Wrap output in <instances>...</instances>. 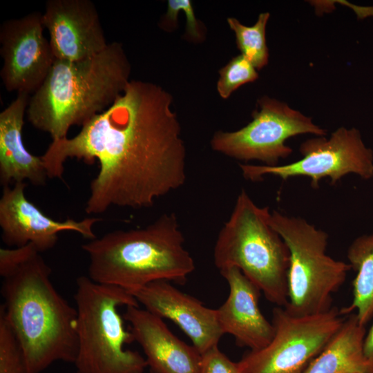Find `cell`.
Segmentation results:
<instances>
[{
  "label": "cell",
  "mask_w": 373,
  "mask_h": 373,
  "mask_svg": "<svg viewBox=\"0 0 373 373\" xmlns=\"http://www.w3.org/2000/svg\"><path fill=\"white\" fill-rule=\"evenodd\" d=\"M171 104L161 86L130 80L114 103L76 135L52 140L41 156L48 178H62L69 158L87 164L97 160L86 213L152 207L186 178V147Z\"/></svg>",
  "instance_id": "cell-1"
},
{
  "label": "cell",
  "mask_w": 373,
  "mask_h": 373,
  "mask_svg": "<svg viewBox=\"0 0 373 373\" xmlns=\"http://www.w3.org/2000/svg\"><path fill=\"white\" fill-rule=\"evenodd\" d=\"M51 269L35 249L4 277L0 310L23 351L27 373H40L56 361L73 363L77 312L57 292Z\"/></svg>",
  "instance_id": "cell-2"
},
{
  "label": "cell",
  "mask_w": 373,
  "mask_h": 373,
  "mask_svg": "<svg viewBox=\"0 0 373 373\" xmlns=\"http://www.w3.org/2000/svg\"><path fill=\"white\" fill-rule=\"evenodd\" d=\"M130 73L131 64L117 41L88 59H55L29 99L28 119L52 140L67 137L73 126H82L114 103L130 82Z\"/></svg>",
  "instance_id": "cell-3"
},
{
  "label": "cell",
  "mask_w": 373,
  "mask_h": 373,
  "mask_svg": "<svg viewBox=\"0 0 373 373\" xmlns=\"http://www.w3.org/2000/svg\"><path fill=\"white\" fill-rule=\"evenodd\" d=\"M175 213H164L144 228L117 230L82 246L88 277L127 291L157 280L184 283L195 262L184 247Z\"/></svg>",
  "instance_id": "cell-4"
},
{
  "label": "cell",
  "mask_w": 373,
  "mask_h": 373,
  "mask_svg": "<svg viewBox=\"0 0 373 373\" xmlns=\"http://www.w3.org/2000/svg\"><path fill=\"white\" fill-rule=\"evenodd\" d=\"M267 207H258L242 189L213 249L216 267H236L278 307L288 302L289 249L269 224Z\"/></svg>",
  "instance_id": "cell-5"
},
{
  "label": "cell",
  "mask_w": 373,
  "mask_h": 373,
  "mask_svg": "<svg viewBox=\"0 0 373 373\" xmlns=\"http://www.w3.org/2000/svg\"><path fill=\"white\" fill-rule=\"evenodd\" d=\"M75 294L77 312V373H143L146 358L138 352L125 349L134 337L125 329L121 306H139L124 288L79 276Z\"/></svg>",
  "instance_id": "cell-6"
},
{
  "label": "cell",
  "mask_w": 373,
  "mask_h": 373,
  "mask_svg": "<svg viewBox=\"0 0 373 373\" xmlns=\"http://www.w3.org/2000/svg\"><path fill=\"white\" fill-rule=\"evenodd\" d=\"M269 221L289 252L288 302L284 308L295 316L331 309L332 294L345 282L350 265L326 254L327 233L305 219L274 210Z\"/></svg>",
  "instance_id": "cell-7"
},
{
  "label": "cell",
  "mask_w": 373,
  "mask_h": 373,
  "mask_svg": "<svg viewBox=\"0 0 373 373\" xmlns=\"http://www.w3.org/2000/svg\"><path fill=\"white\" fill-rule=\"evenodd\" d=\"M343 316L336 307L295 316L276 306L272 311V339L245 354L240 363L246 373H303L341 328L346 318Z\"/></svg>",
  "instance_id": "cell-8"
},
{
  "label": "cell",
  "mask_w": 373,
  "mask_h": 373,
  "mask_svg": "<svg viewBox=\"0 0 373 373\" xmlns=\"http://www.w3.org/2000/svg\"><path fill=\"white\" fill-rule=\"evenodd\" d=\"M302 158L283 165L240 164L243 177L251 182H259L267 175L287 180L304 176L311 180L313 189L319 187L320 181L327 178L335 185L344 176L355 173L365 180L373 177V151L367 148L357 128L340 127L329 138L316 136L300 145Z\"/></svg>",
  "instance_id": "cell-9"
},
{
  "label": "cell",
  "mask_w": 373,
  "mask_h": 373,
  "mask_svg": "<svg viewBox=\"0 0 373 373\" xmlns=\"http://www.w3.org/2000/svg\"><path fill=\"white\" fill-rule=\"evenodd\" d=\"M259 110L243 128L232 131H218L211 141L212 149L229 157L243 160H258L263 165L275 166L285 159L293 149L287 140L301 134L325 136L321 128L300 111L287 103L263 96L258 102Z\"/></svg>",
  "instance_id": "cell-10"
},
{
  "label": "cell",
  "mask_w": 373,
  "mask_h": 373,
  "mask_svg": "<svg viewBox=\"0 0 373 373\" xmlns=\"http://www.w3.org/2000/svg\"><path fill=\"white\" fill-rule=\"evenodd\" d=\"M44 28L39 12L1 24L0 77L8 92L32 95L48 76L55 58Z\"/></svg>",
  "instance_id": "cell-11"
},
{
  "label": "cell",
  "mask_w": 373,
  "mask_h": 373,
  "mask_svg": "<svg viewBox=\"0 0 373 373\" xmlns=\"http://www.w3.org/2000/svg\"><path fill=\"white\" fill-rule=\"evenodd\" d=\"M26 186L25 182H19L12 188L7 186L3 189L0 199V227L2 240L7 245L19 247L32 243L41 253L55 245L60 232H76L90 240L97 238L93 227L102 218L56 220L28 200Z\"/></svg>",
  "instance_id": "cell-12"
},
{
  "label": "cell",
  "mask_w": 373,
  "mask_h": 373,
  "mask_svg": "<svg viewBox=\"0 0 373 373\" xmlns=\"http://www.w3.org/2000/svg\"><path fill=\"white\" fill-rule=\"evenodd\" d=\"M42 21L57 59H88L108 45L97 10L90 0H48Z\"/></svg>",
  "instance_id": "cell-13"
},
{
  "label": "cell",
  "mask_w": 373,
  "mask_h": 373,
  "mask_svg": "<svg viewBox=\"0 0 373 373\" xmlns=\"http://www.w3.org/2000/svg\"><path fill=\"white\" fill-rule=\"evenodd\" d=\"M128 291L145 309L177 325L200 354L218 345L223 333L216 309L207 307L169 281H154Z\"/></svg>",
  "instance_id": "cell-14"
},
{
  "label": "cell",
  "mask_w": 373,
  "mask_h": 373,
  "mask_svg": "<svg viewBox=\"0 0 373 373\" xmlns=\"http://www.w3.org/2000/svg\"><path fill=\"white\" fill-rule=\"evenodd\" d=\"M123 318L151 373H200V352L174 335L162 318L140 306L126 307Z\"/></svg>",
  "instance_id": "cell-15"
},
{
  "label": "cell",
  "mask_w": 373,
  "mask_h": 373,
  "mask_svg": "<svg viewBox=\"0 0 373 373\" xmlns=\"http://www.w3.org/2000/svg\"><path fill=\"white\" fill-rule=\"evenodd\" d=\"M220 272L229 288L227 300L216 309L223 334H231L237 345L250 350L265 347L274 336V328L260 309L261 291L236 267Z\"/></svg>",
  "instance_id": "cell-16"
},
{
  "label": "cell",
  "mask_w": 373,
  "mask_h": 373,
  "mask_svg": "<svg viewBox=\"0 0 373 373\" xmlns=\"http://www.w3.org/2000/svg\"><path fill=\"white\" fill-rule=\"evenodd\" d=\"M29 99L28 94L17 93L0 113V182L3 187L24 180L35 186H44L48 178L41 156L30 153L22 139Z\"/></svg>",
  "instance_id": "cell-17"
},
{
  "label": "cell",
  "mask_w": 373,
  "mask_h": 373,
  "mask_svg": "<svg viewBox=\"0 0 373 373\" xmlns=\"http://www.w3.org/2000/svg\"><path fill=\"white\" fill-rule=\"evenodd\" d=\"M365 336L356 314L350 315L303 373H373V361L363 352Z\"/></svg>",
  "instance_id": "cell-18"
},
{
  "label": "cell",
  "mask_w": 373,
  "mask_h": 373,
  "mask_svg": "<svg viewBox=\"0 0 373 373\" xmlns=\"http://www.w3.org/2000/svg\"><path fill=\"white\" fill-rule=\"evenodd\" d=\"M347 257L357 274L352 281V302L340 312L347 315L356 309L358 321L365 326L373 317V233L356 238L348 247Z\"/></svg>",
  "instance_id": "cell-19"
},
{
  "label": "cell",
  "mask_w": 373,
  "mask_h": 373,
  "mask_svg": "<svg viewBox=\"0 0 373 373\" xmlns=\"http://www.w3.org/2000/svg\"><path fill=\"white\" fill-rule=\"evenodd\" d=\"M270 14L260 13L256 22L251 26L241 23L235 18H228L230 28L234 32L238 48L256 70L265 67L269 61L266 42V27Z\"/></svg>",
  "instance_id": "cell-20"
},
{
  "label": "cell",
  "mask_w": 373,
  "mask_h": 373,
  "mask_svg": "<svg viewBox=\"0 0 373 373\" xmlns=\"http://www.w3.org/2000/svg\"><path fill=\"white\" fill-rule=\"evenodd\" d=\"M219 73L217 90L224 99L228 98L240 86L258 78L256 68L241 54L233 57Z\"/></svg>",
  "instance_id": "cell-21"
},
{
  "label": "cell",
  "mask_w": 373,
  "mask_h": 373,
  "mask_svg": "<svg viewBox=\"0 0 373 373\" xmlns=\"http://www.w3.org/2000/svg\"><path fill=\"white\" fill-rule=\"evenodd\" d=\"M0 373H27L21 347L1 310Z\"/></svg>",
  "instance_id": "cell-22"
},
{
  "label": "cell",
  "mask_w": 373,
  "mask_h": 373,
  "mask_svg": "<svg viewBox=\"0 0 373 373\" xmlns=\"http://www.w3.org/2000/svg\"><path fill=\"white\" fill-rule=\"evenodd\" d=\"M200 373H246L240 361H231L214 346L201 354Z\"/></svg>",
  "instance_id": "cell-23"
},
{
  "label": "cell",
  "mask_w": 373,
  "mask_h": 373,
  "mask_svg": "<svg viewBox=\"0 0 373 373\" xmlns=\"http://www.w3.org/2000/svg\"><path fill=\"white\" fill-rule=\"evenodd\" d=\"M176 6L183 10L186 17V33L193 39L201 37L200 26L195 17L192 3L189 0H174Z\"/></svg>",
  "instance_id": "cell-24"
},
{
  "label": "cell",
  "mask_w": 373,
  "mask_h": 373,
  "mask_svg": "<svg viewBox=\"0 0 373 373\" xmlns=\"http://www.w3.org/2000/svg\"><path fill=\"white\" fill-rule=\"evenodd\" d=\"M363 352L367 358L373 361V323L364 338Z\"/></svg>",
  "instance_id": "cell-25"
}]
</instances>
